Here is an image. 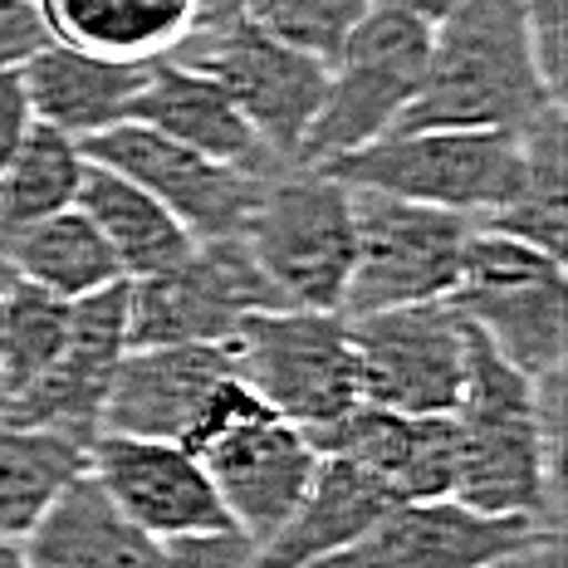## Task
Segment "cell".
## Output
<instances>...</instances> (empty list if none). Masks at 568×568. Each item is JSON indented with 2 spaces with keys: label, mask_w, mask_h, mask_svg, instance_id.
Wrapping results in <instances>:
<instances>
[{
  "label": "cell",
  "mask_w": 568,
  "mask_h": 568,
  "mask_svg": "<svg viewBox=\"0 0 568 568\" xmlns=\"http://www.w3.org/2000/svg\"><path fill=\"white\" fill-rule=\"evenodd\" d=\"M30 103H26V89H20V69H0V172L6 162L16 158V148L26 142L30 133Z\"/></svg>",
  "instance_id": "34"
},
{
  "label": "cell",
  "mask_w": 568,
  "mask_h": 568,
  "mask_svg": "<svg viewBox=\"0 0 568 568\" xmlns=\"http://www.w3.org/2000/svg\"><path fill=\"white\" fill-rule=\"evenodd\" d=\"M241 241L284 310L343 314L358 226L353 192L338 176L310 162H280L260 186Z\"/></svg>",
  "instance_id": "4"
},
{
  "label": "cell",
  "mask_w": 568,
  "mask_h": 568,
  "mask_svg": "<svg viewBox=\"0 0 568 568\" xmlns=\"http://www.w3.org/2000/svg\"><path fill=\"white\" fill-rule=\"evenodd\" d=\"M235 16H245V0H196V26H221Z\"/></svg>",
  "instance_id": "37"
},
{
  "label": "cell",
  "mask_w": 568,
  "mask_h": 568,
  "mask_svg": "<svg viewBox=\"0 0 568 568\" xmlns=\"http://www.w3.org/2000/svg\"><path fill=\"white\" fill-rule=\"evenodd\" d=\"M84 476L99 485L103 500L128 525L158 544L231 525L206 480V466L182 442H142V436L99 432L89 442Z\"/></svg>",
  "instance_id": "13"
},
{
  "label": "cell",
  "mask_w": 568,
  "mask_h": 568,
  "mask_svg": "<svg viewBox=\"0 0 568 568\" xmlns=\"http://www.w3.org/2000/svg\"><path fill=\"white\" fill-rule=\"evenodd\" d=\"M529 26V44H535V64L544 74V84L564 99V50H568V30H564V10L568 0H519Z\"/></svg>",
  "instance_id": "32"
},
{
  "label": "cell",
  "mask_w": 568,
  "mask_h": 568,
  "mask_svg": "<svg viewBox=\"0 0 568 568\" xmlns=\"http://www.w3.org/2000/svg\"><path fill=\"white\" fill-rule=\"evenodd\" d=\"M255 544L241 529H206V535H182L162 544L158 568H255Z\"/></svg>",
  "instance_id": "31"
},
{
  "label": "cell",
  "mask_w": 568,
  "mask_h": 568,
  "mask_svg": "<svg viewBox=\"0 0 568 568\" xmlns=\"http://www.w3.org/2000/svg\"><path fill=\"white\" fill-rule=\"evenodd\" d=\"M353 192H383L417 206L490 221L525 186L519 133H466V128H393L348 158L324 162Z\"/></svg>",
  "instance_id": "5"
},
{
  "label": "cell",
  "mask_w": 568,
  "mask_h": 568,
  "mask_svg": "<svg viewBox=\"0 0 568 568\" xmlns=\"http://www.w3.org/2000/svg\"><path fill=\"white\" fill-rule=\"evenodd\" d=\"M235 373L275 417L300 432H324L343 412L358 407V358L348 318L324 310H260L235 338Z\"/></svg>",
  "instance_id": "7"
},
{
  "label": "cell",
  "mask_w": 568,
  "mask_h": 568,
  "mask_svg": "<svg viewBox=\"0 0 568 568\" xmlns=\"http://www.w3.org/2000/svg\"><path fill=\"white\" fill-rule=\"evenodd\" d=\"M490 568H564V535L529 544V549H519V554H510V559H500Z\"/></svg>",
  "instance_id": "35"
},
{
  "label": "cell",
  "mask_w": 568,
  "mask_h": 568,
  "mask_svg": "<svg viewBox=\"0 0 568 568\" xmlns=\"http://www.w3.org/2000/svg\"><path fill=\"white\" fill-rule=\"evenodd\" d=\"M393 505H402L377 476L343 456H318L310 490L300 495L294 515L280 525V535L260 544L255 568H314L324 559L358 544Z\"/></svg>",
  "instance_id": "20"
},
{
  "label": "cell",
  "mask_w": 568,
  "mask_h": 568,
  "mask_svg": "<svg viewBox=\"0 0 568 568\" xmlns=\"http://www.w3.org/2000/svg\"><path fill=\"white\" fill-rule=\"evenodd\" d=\"M260 310H284V304L241 235L196 241V251L176 270L128 284V348L231 343L235 328Z\"/></svg>",
  "instance_id": "10"
},
{
  "label": "cell",
  "mask_w": 568,
  "mask_h": 568,
  "mask_svg": "<svg viewBox=\"0 0 568 568\" xmlns=\"http://www.w3.org/2000/svg\"><path fill=\"white\" fill-rule=\"evenodd\" d=\"M549 535H564V529L480 515L470 505L452 500V495H442V500H402L358 544H348L343 554L314 568H490Z\"/></svg>",
  "instance_id": "15"
},
{
  "label": "cell",
  "mask_w": 568,
  "mask_h": 568,
  "mask_svg": "<svg viewBox=\"0 0 568 568\" xmlns=\"http://www.w3.org/2000/svg\"><path fill=\"white\" fill-rule=\"evenodd\" d=\"M456 426V485L452 500L480 515L529 519L564 529V436L549 432L535 402V377L500 358L466 324V383L452 412Z\"/></svg>",
  "instance_id": "1"
},
{
  "label": "cell",
  "mask_w": 568,
  "mask_h": 568,
  "mask_svg": "<svg viewBox=\"0 0 568 568\" xmlns=\"http://www.w3.org/2000/svg\"><path fill=\"white\" fill-rule=\"evenodd\" d=\"M226 377H235V353L226 343L128 348L103 397V432L186 446L211 393Z\"/></svg>",
  "instance_id": "16"
},
{
  "label": "cell",
  "mask_w": 568,
  "mask_h": 568,
  "mask_svg": "<svg viewBox=\"0 0 568 568\" xmlns=\"http://www.w3.org/2000/svg\"><path fill=\"white\" fill-rule=\"evenodd\" d=\"M89 162L109 168L118 176H128L133 186H142L158 206H168L192 241H226V235H241L245 221H251L260 186L265 176L280 168H235V162H216L201 158V152L182 148V142L152 133L142 123H118L109 133L79 142Z\"/></svg>",
  "instance_id": "12"
},
{
  "label": "cell",
  "mask_w": 568,
  "mask_h": 568,
  "mask_svg": "<svg viewBox=\"0 0 568 568\" xmlns=\"http://www.w3.org/2000/svg\"><path fill=\"white\" fill-rule=\"evenodd\" d=\"M426 50H432V26L377 0L363 16V26L328 59L324 103L304 133L300 162L324 168V162L348 158V152L393 133L422 89Z\"/></svg>",
  "instance_id": "6"
},
{
  "label": "cell",
  "mask_w": 568,
  "mask_h": 568,
  "mask_svg": "<svg viewBox=\"0 0 568 568\" xmlns=\"http://www.w3.org/2000/svg\"><path fill=\"white\" fill-rule=\"evenodd\" d=\"M377 0H245V20L314 59H334Z\"/></svg>",
  "instance_id": "30"
},
{
  "label": "cell",
  "mask_w": 568,
  "mask_h": 568,
  "mask_svg": "<svg viewBox=\"0 0 568 568\" xmlns=\"http://www.w3.org/2000/svg\"><path fill=\"white\" fill-rule=\"evenodd\" d=\"M318 456H343L377 476L397 500H442L456 485L452 417H412L358 402L334 426L310 436Z\"/></svg>",
  "instance_id": "17"
},
{
  "label": "cell",
  "mask_w": 568,
  "mask_h": 568,
  "mask_svg": "<svg viewBox=\"0 0 568 568\" xmlns=\"http://www.w3.org/2000/svg\"><path fill=\"white\" fill-rule=\"evenodd\" d=\"M564 103L544 84L519 0H466L432 26L426 74L397 128L519 133Z\"/></svg>",
  "instance_id": "2"
},
{
  "label": "cell",
  "mask_w": 568,
  "mask_h": 568,
  "mask_svg": "<svg viewBox=\"0 0 568 568\" xmlns=\"http://www.w3.org/2000/svg\"><path fill=\"white\" fill-rule=\"evenodd\" d=\"M142 79H148V64L84 54L59 40H44L20 64V89H26L30 118L44 128H59L74 142H89L118 123H128Z\"/></svg>",
  "instance_id": "18"
},
{
  "label": "cell",
  "mask_w": 568,
  "mask_h": 568,
  "mask_svg": "<svg viewBox=\"0 0 568 568\" xmlns=\"http://www.w3.org/2000/svg\"><path fill=\"white\" fill-rule=\"evenodd\" d=\"M44 30L84 54L152 64L196 26V0H34Z\"/></svg>",
  "instance_id": "23"
},
{
  "label": "cell",
  "mask_w": 568,
  "mask_h": 568,
  "mask_svg": "<svg viewBox=\"0 0 568 568\" xmlns=\"http://www.w3.org/2000/svg\"><path fill=\"white\" fill-rule=\"evenodd\" d=\"M353 226H358V251L343 294V318L456 294L460 255L476 231L470 216L383 192H353Z\"/></svg>",
  "instance_id": "9"
},
{
  "label": "cell",
  "mask_w": 568,
  "mask_h": 568,
  "mask_svg": "<svg viewBox=\"0 0 568 568\" xmlns=\"http://www.w3.org/2000/svg\"><path fill=\"white\" fill-rule=\"evenodd\" d=\"M168 59L216 79L235 109L245 113V123L255 128V138L270 148V158L300 162L304 133L324 103V59L275 40L245 16L221 20V26H192L168 50Z\"/></svg>",
  "instance_id": "8"
},
{
  "label": "cell",
  "mask_w": 568,
  "mask_h": 568,
  "mask_svg": "<svg viewBox=\"0 0 568 568\" xmlns=\"http://www.w3.org/2000/svg\"><path fill=\"white\" fill-rule=\"evenodd\" d=\"M0 568H26V554H20V544H0Z\"/></svg>",
  "instance_id": "38"
},
{
  "label": "cell",
  "mask_w": 568,
  "mask_h": 568,
  "mask_svg": "<svg viewBox=\"0 0 568 568\" xmlns=\"http://www.w3.org/2000/svg\"><path fill=\"white\" fill-rule=\"evenodd\" d=\"M525 142V186L505 211L480 221L485 231L515 235L535 251L564 260L568 251V148H564V103L539 113L529 128H519Z\"/></svg>",
  "instance_id": "27"
},
{
  "label": "cell",
  "mask_w": 568,
  "mask_h": 568,
  "mask_svg": "<svg viewBox=\"0 0 568 568\" xmlns=\"http://www.w3.org/2000/svg\"><path fill=\"white\" fill-rule=\"evenodd\" d=\"M0 260H6V270L16 280L40 284V290H50L69 304L123 284V270H118L109 241H103L99 226H93L79 206L10 235V241L0 245Z\"/></svg>",
  "instance_id": "25"
},
{
  "label": "cell",
  "mask_w": 568,
  "mask_h": 568,
  "mask_svg": "<svg viewBox=\"0 0 568 568\" xmlns=\"http://www.w3.org/2000/svg\"><path fill=\"white\" fill-rule=\"evenodd\" d=\"M20 554L26 568H158L162 544L128 525L99 485L79 476L26 535Z\"/></svg>",
  "instance_id": "22"
},
{
  "label": "cell",
  "mask_w": 568,
  "mask_h": 568,
  "mask_svg": "<svg viewBox=\"0 0 568 568\" xmlns=\"http://www.w3.org/2000/svg\"><path fill=\"white\" fill-rule=\"evenodd\" d=\"M50 40L34 0H0V69H20Z\"/></svg>",
  "instance_id": "33"
},
{
  "label": "cell",
  "mask_w": 568,
  "mask_h": 568,
  "mask_svg": "<svg viewBox=\"0 0 568 568\" xmlns=\"http://www.w3.org/2000/svg\"><path fill=\"white\" fill-rule=\"evenodd\" d=\"M383 6H397V10H407V16H417L422 26H436V20H446L456 6H466V0H383Z\"/></svg>",
  "instance_id": "36"
},
{
  "label": "cell",
  "mask_w": 568,
  "mask_h": 568,
  "mask_svg": "<svg viewBox=\"0 0 568 568\" xmlns=\"http://www.w3.org/2000/svg\"><path fill=\"white\" fill-rule=\"evenodd\" d=\"M152 133L182 142V148L201 152V158L235 162V168H275L280 158H270V148L255 138V128L245 123V113L231 103V93L216 79L196 74V69L176 64V59H152L148 79H142L133 118Z\"/></svg>",
  "instance_id": "19"
},
{
  "label": "cell",
  "mask_w": 568,
  "mask_h": 568,
  "mask_svg": "<svg viewBox=\"0 0 568 568\" xmlns=\"http://www.w3.org/2000/svg\"><path fill=\"white\" fill-rule=\"evenodd\" d=\"M358 397L412 417H452L466 383V318L452 300L348 318Z\"/></svg>",
  "instance_id": "11"
},
{
  "label": "cell",
  "mask_w": 568,
  "mask_h": 568,
  "mask_svg": "<svg viewBox=\"0 0 568 568\" xmlns=\"http://www.w3.org/2000/svg\"><path fill=\"white\" fill-rule=\"evenodd\" d=\"M84 168L89 158L74 138H64L59 128L30 123L26 142L0 172V245L34 226V221H50L74 206Z\"/></svg>",
  "instance_id": "28"
},
{
  "label": "cell",
  "mask_w": 568,
  "mask_h": 568,
  "mask_svg": "<svg viewBox=\"0 0 568 568\" xmlns=\"http://www.w3.org/2000/svg\"><path fill=\"white\" fill-rule=\"evenodd\" d=\"M128 353V280L113 284L103 294L74 300L69 314V338L50 363V373L30 387L26 397H16L0 417L30 426V432H50L64 442L84 446L103 432V397L109 383Z\"/></svg>",
  "instance_id": "14"
},
{
  "label": "cell",
  "mask_w": 568,
  "mask_h": 568,
  "mask_svg": "<svg viewBox=\"0 0 568 568\" xmlns=\"http://www.w3.org/2000/svg\"><path fill=\"white\" fill-rule=\"evenodd\" d=\"M74 206L84 211L93 226H99L103 241H109V251L128 284L168 275V270H176L196 251L192 231H186L168 206H158L142 186H133L128 176H118L109 168H99V162L84 168Z\"/></svg>",
  "instance_id": "24"
},
{
  "label": "cell",
  "mask_w": 568,
  "mask_h": 568,
  "mask_svg": "<svg viewBox=\"0 0 568 568\" xmlns=\"http://www.w3.org/2000/svg\"><path fill=\"white\" fill-rule=\"evenodd\" d=\"M84 446L0 417V544H26L44 510L84 476Z\"/></svg>",
  "instance_id": "26"
},
{
  "label": "cell",
  "mask_w": 568,
  "mask_h": 568,
  "mask_svg": "<svg viewBox=\"0 0 568 568\" xmlns=\"http://www.w3.org/2000/svg\"><path fill=\"white\" fill-rule=\"evenodd\" d=\"M69 314L74 304L40 284H26L16 275L0 280V412L50 373L69 338Z\"/></svg>",
  "instance_id": "29"
},
{
  "label": "cell",
  "mask_w": 568,
  "mask_h": 568,
  "mask_svg": "<svg viewBox=\"0 0 568 568\" xmlns=\"http://www.w3.org/2000/svg\"><path fill=\"white\" fill-rule=\"evenodd\" d=\"M186 452H196L221 510L255 549L280 535L318 466L310 432L275 417L241 383V373L211 393L201 422L186 436Z\"/></svg>",
  "instance_id": "3"
},
{
  "label": "cell",
  "mask_w": 568,
  "mask_h": 568,
  "mask_svg": "<svg viewBox=\"0 0 568 568\" xmlns=\"http://www.w3.org/2000/svg\"><path fill=\"white\" fill-rule=\"evenodd\" d=\"M6 275H10V270H6V260H0V280H6Z\"/></svg>",
  "instance_id": "39"
},
{
  "label": "cell",
  "mask_w": 568,
  "mask_h": 568,
  "mask_svg": "<svg viewBox=\"0 0 568 568\" xmlns=\"http://www.w3.org/2000/svg\"><path fill=\"white\" fill-rule=\"evenodd\" d=\"M452 304L460 310V318L476 324L480 338L525 377H544V373L564 368V338H568L564 270L535 275V280H515V284L456 290Z\"/></svg>",
  "instance_id": "21"
}]
</instances>
